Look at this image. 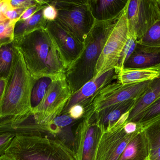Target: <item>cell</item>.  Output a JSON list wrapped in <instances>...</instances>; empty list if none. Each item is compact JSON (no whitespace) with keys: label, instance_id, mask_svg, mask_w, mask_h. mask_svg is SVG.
Returning <instances> with one entry per match:
<instances>
[{"label":"cell","instance_id":"d6a6232c","mask_svg":"<svg viewBox=\"0 0 160 160\" xmlns=\"http://www.w3.org/2000/svg\"><path fill=\"white\" fill-rule=\"evenodd\" d=\"M11 8L10 0H0V23L8 20L6 18L5 13Z\"/></svg>","mask_w":160,"mask_h":160},{"label":"cell","instance_id":"30bf717a","mask_svg":"<svg viewBox=\"0 0 160 160\" xmlns=\"http://www.w3.org/2000/svg\"><path fill=\"white\" fill-rule=\"evenodd\" d=\"M124 126L110 132L100 129L92 160H119L126 147L138 130L127 134Z\"/></svg>","mask_w":160,"mask_h":160},{"label":"cell","instance_id":"8d00e7d4","mask_svg":"<svg viewBox=\"0 0 160 160\" xmlns=\"http://www.w3.org/2000/svg\"><path fill=\"white\" fill-rule=\"evenodd\" d=\"M0 160H13L11 158L9 157L8 156L4 155V156L0 157Z\"/></svg>","mask_w":160,"mask_h":160},{"label":"cell","instance_id":"f1b7e54d","mask_svg":"<svg viewBox=\"0 0 160 160\" xmlns=\"http://www.w3.org/2000/svg\"><path fill=\"white\" fill-rule=\"evenodd\" d=\"M15 136L10 134L0 135V157L4 156Z\"/></svg>","mask_w":160,"mask_h":160},{"label":"cell","instance_id":"d590c367","mask_svg":"<svg viewBox=\"0 0 160 160\" xmlns=\"http://www.w3.org/2000/svg\"><path fill=\"white\" fill-rule=\"evenodd\" d=\"M7 80L0 79V102L2 99L5 90Z\"/></svg>","mask_w":160,"mask_h":160},{"label":"cell","instance_id":"3957f363","mask_svg":"<svg viewBox=\"0 0 160 160\" xmlns=\"http://www.w3.org/2000/svg\"><path fill=\"white\" fill-rule=\"evenodd\" d=\"M48 132L15 136L4 155L13 160H77L75 151L61 140L48 138Z\"/></svg>","mask_w":160,"mask_h":160},{"label":"cell","instance_id":"1f68e13d","mask_svg":"<svg viewBox=\"0 0 160 160\" xmlns=\"http://www.w3.org/2000/svg\"><path fill=\"white\" fill-rule=\"evenodd\" d=\"M85 112V109L83 106L81 104H77L72 106L69 111L68 115L73 119H78L83 116Z\"/></svg>","mask_w":160,"mask_h":160},{"label":"cell","instance_id":"ac0fdd59","mask_svg":"<svg viewBox=\"0 0 160 160\" xmlns=\"http://www.w3.org/2000/svg\"><path fill=\"white\" fill-rule=\"evenodd\" d=\"M150 149L144 131L140 128L118 160H148Z\"/></svg>","mask_w":160,"mask_h":160},{"label":"cell","instance_id":"44dd1931","mask_svg":"<svg viewBox=\"0 0 160 160\" xmlns=\"http://www.w3.org/2000/svg\"><path fill=\"white\" fill-rule=\"evenodd\" d=\"M17 47L15 41L0 46V79L7 80L12 70Z\"/></svg>","mask_w":160,"mask_h":160},{"label":"cell","instance_id":"e575fe53","mask_svg":"<svg viewBox=\"0 0 160 160\" xmlns=\"http://www.w3.org/2000/svg\"><path fill=\"white\" fill-rule=\"evenodd\" d=\"M148 160H160V146L150 150Z\"/></svg>","mask_w":160,"mask_h":160},{"label":"cell","instance_id":"f546056e","mask_svg":"<svg viewBox=\"0 0 160 160\" xmlns=\"http://www.w3.org/2000/svg\"><path fill=\"white\" fill-rule=\"evenodd\" d=\"M10 5L14 8H26L38 3V0H10Z\"/></svg>","mask_w":160,"mask_h":160},{"label":"cell","instance_id":"ffe728a7","mask_svg":"<svg viewBox=\"0 0 160 160\" xmlns=\"http://www.w3.org/2000/svg\"><path fill=\"white\" fill-rule=\"evenodd\" d=\"M43 7L27 19L18 20L14 28V39L40 29H45L48 21L43 15Z\"/></svg>","mask_w":160,"mask_h":160},{"label":"cell","instance_id":"d4e9b609","mask_svg":"<svg viewBox=\"0 0 160 160\" xmlns=\"http://www.w3.org/2000/svg\"><path fill=\"white\" fill-rule=\"evenodd\" d=\"M137 43L152 47H160V20L155 23Z\"/></svg>","mask_w":160,"mask_h":160},{"label":"cell","instance_id":"ba28073f","mask_svg":"<svg viewBox=\"0 0 160 160\" xmlns=\"http://www.w3.org/2000/svg\"><path fill=\"white\" fill-rule=\"evenodd\" d=\"M127 16L129 34L138 41L155 23L160 20L157 0H128Z\"/></svg>","mask_w":160,"mask_h":160},{"label":"cell","instance_id":"9a60e30c","mask_svg":"<svg viewBox=\"0 0 160 160\" xmlns=\"http://www.w3.org/2000/svg\"><path fill=\"white\" fill-rule=\"evenodd\" d=\"M128 0H88L91 13L96 21H105L118 18Z\"/></svg>","mask_w":160,"mask_h":160},{"label":"cell","instance_id":"8992f818","mask_svg":"<svg viewBox=\"0 0 160 160\" xmlns=\"http://www.w3.org/2000/svg\"><path fill=\"white\" fill-rule=\"evenodd\" d=\"M72 95L65 74L53 79L40 103L32 110L36 123L46 126L60 116Z\"/></svg>","mask_w":160,"mask_h":160},{"label":"cell","instance_id":"4316f807","mask_svg":"<svg viewBox=\"0 0 160 160\" xmlns=\"http://www.w3.org/2000/svg\"><path fill=\"white\" fill-rule=\"evenodd\" d=\"M16 21H7L0 23V46L9 44L14 40V31Z\"/></svg>","mask_w":160,"mask_h":160},{"label":"cell","instance_id":"6da1fadb","mask_svg":"<svg viewBox=\"0 0 160 160\" xmlns=\"http://www.w3.org/2000/svg\"><path fill=\"white\" fill-rule=\"evenodd\" d=\"M14 41L33 79L47 77L54 79L65 74L67 69L62 57L46 28L29 33Z\"/></svg>","mask_w":160,"mask_h":160},{"label":"cell","instance_id":"277c9868","mask_svg":"<svg viewBox=\"0 0 160 160\" xmlns=\"http://www.w3.org/2000/svg\"><path fill=\"white\" fill-rule=\"evenodd\" d=\"M33 80L17 48L12 70L0 102V117L22 115L32 111L31 93Z\"/></svg>","mask_w":160,"mask_h":160},{"label":"cell","instance_id":"7c38bea8","mask_svg":"<svg viewBox=\"0 0 160 160\" xmlns=\"http://www.w3.org/2000/svg\"><path fill=\"white\" fill-rule=\"evenodd\" d=\"M46 29L57 46L67 70L79 57L83 49V43L66 31L55 21H48Z\"/></svg>","mask_w":160,"mask_h":160},{"label":"cell","instance_id":"8fae6325","mask_svg":"<svg viewBox=\"0 0 160 160\" xmlns=\"http://www.w3.org/2000/svg\"><path fill=\"white\" fill-rule=\"evenodd\" d=\"M83 116L84 118L76 131L75 152L77 160H92L101 130L95 122L92 109L85 110Z\"/></svg>","mask_w":160,"mask_h":160},{"label":"cell","instance_id":"5bb4252c","mask_svg":"<svg viewBox=\"0 0 160 160\" xmlns=\"http://www.w3.org/2000/svg\"><path fill=\"white\" fill-rule=\"evenodd\" d=\"M160 66V47L137 43L133 53L123 68L146 69Z\"/></svg>","mask_w":160,"mask_h":160},{"label":"cell","instance_id":"7402d4cb","mask_svg":"<svg viewBox=\"0 0 160 160\" xmlns=\"http://www.w3.org/2000/svg\"><path fill=\"white\" fill-rule=\"evenodd\" d=\"M52 80V78L47 77L34 79L31 93V105L32 110L37 107L40 103Z\"/></svg>","mask_w":160,"mask_h":160},{"label":"cell","instance_id":"7a4b0ae2","mask_svg":"<svg viewBox=\"0 0 160 160\" xmlns=\"http://www.w3.org/2000/svg\"><path fill=\"white\" fill-rule=\"evenodd\" d=\"M118 18L105 21L95 20L94 26L84 43L82 53L66 72L72 95L94 78L98 60Z\"/></svg>","mask_w":160,"mask_h":160},{"label":"cell","instance_id":"4fadbf2b","mask_svg":"<svg viewBox=\"0 0 160 160\" xmlns=\"http://www.w3.org/2000/svg\"><path fill=\"white\" fill-rule=\"evenodd\" d=\"M117 71L115 68L111 69L99 76L93 78L84 85L75 94L72 95L62 114L68 115L69 109L77 104L82 105L93 98L101 89L117 80Z\"/></svg>","mask_w":160,"mask_h":160},{"label":"cell","instance_id":"e0dca14e","mask_svg":"<svg viewBox=\"0 0 160 160\" xmlns=\"http://www.w3.org/2000/svg\"><path fill=\"white\" fill-rule=\"evenodd\" d=\"M160 98V69L159 76L151 80L144 93L136 100L134 106L130 111L127 123L132 122Z\"/></svg>","mask_w":160,"mask_h":160},{"label":"cell","instance_id":"52a82bcc","mask_svg":"<svg viewBox=\"0 0 160 160\" xmlns=\"http://www.w3.org/2000/svg\"><path fill=\"white\" fill-rule=\"evenodd\" d=\"M129 35L127 6L118 19L106 40L96 65L94 78L117 66Z\"/></svg>","mask_w":160,"mask_h":160},{"label":"cell","instance_id":"cb8c5ba5","mask_svg":"<svg viewBox=\"0 0 160 160\" xmlns=\"http://www.w3.org/2000/svg\"><path fill=\"white\" fill-rule=\"evenodd\" d=\"M150 150L160 146V118L144 129Z\"/></svg>","mask_w":160,"mask_h":160},{"label":"cell","instance_id":"d6986e66","mask_svg":"<svg viewBox=\"0 0 160 160\" xmlns=\"http://www.w3.org/2000/svg\"><path fill=\"white\" fill-rule=\"evenodd\" d=\"M160 66L146 69L123 68L118 71V82L123 85L152 80L159 75Z\"/></svg>","mask_w":160,"mask_h":160},{"label":"cell","instance_id":"83f0119b","mask_svg":"<svg viewBox=\"0 0 160 160\" xmlns=\"http://www.w3.org/2000/svg\"><path fill=\"white\" fill-rule=\"evenodd\" d=\"M43 15L44 18L47 21H54L57 18V10L51 1H48V4L43 8Z\"/></svg>","mask_w":160,"mask_h":160},{"label":"cell","instance_id":"4dcf8cb0","mask_svg":"<svg viewBox=\"0 0 160 160\" xmlns=\"http://www.w3.org/2000/svg\"><path fill=\"white\" fill-rule=\"evenodd\" d=\"M25 9V8H11L6 12V18L8 20L18 21Z\"/></svg>","mask_w":160,"mask_h":160},{"label":"cell","instance_id":"484cf974","mask_svg":"<svg viewBox=\"0 0 160 160\" xmlns=\"http://www.w3.org/2000/svg\"><path fill=\"white\" fill-rule=\"evenodd\" d=\"M137 43L136 39L129 34L128 40L120 54L117 66L115 68L117 71V73L118 70L124 68L125 63L134 52Z\"/></svg>","mask_w":160,"mask_h":160},{"label":"cell","instance_id":"9c48e42d","mask_svg":"<svg viewBox=\"0 0 160 160\" xmlns=\"http://www.w3.org/2000/svg\"><path fill=\"white\" fill-rule=\"evenodd\" d=\"M151 80L123 85L111 83L101 89L90 99L88 107L97 113L115 104L129 100H136L143 95Z\"/></svg>","mask_w":160,"mask_h":160},{"label":"cell","instance_id":"603a6c76","mask_svg":"<svg viewBox=\"0 0 160 160\" xmlns=\"http://www.w3.org/2000/svg\"><path fill=\"white\" fill-rule=\"evenodd\" d=\"M160 118V98L137 116L132 122L144 130L148 125Z\"/></svg>","mask_w":160,"mask_h":160},{"label":"cell","instance_id":"74e56055","mask_svg":"<svg viewBox=\"0 0 160 160\" xmlns=\"http://www.w3.org/2000/svg\"><path fill=\"white\" fill-rule=\"evenodd\" d=\"M157 3H158V5L160 11V0H157Z\"/></svg>","mask_w":160,"mask_h":160},{"label":"cell","instance_id":"2e32d148","mask_svg":"<svg viewBox=\"0 0 160 160\" xmlns=\"http://www.w3.org/2000/svg\"><path fill=\"white\" fill-rule=\"evenodd\" d=\"M136 100H129L108 107L98 112H94L95 122L99 128L108 131L120 116L130 111Z\"/></svg>","mask_w":160,"mask_h":160},{"label":"cell","instance_id":"5b68a950","mask_svg":"<svg viewBox=\"0 0 160 160\" xmlns=\"http://www.w3.org/2000/svg\"><path fill=\"white\" fill-rule=\"evenodd\" d=\"M51 3L58 13L55 21L84 44L95 23L88 0H60Z\"/></svg>","mask_w":160,"mask_h":160},{"label":"cell","instance_id":"836d02e7","mask_svg":"<svg viewBox=\"0 0 160 160\" xmlns=\"http://www.w3.org/2000/svg\"><path fill=\"white\" fill-rule=\"evenodd\" d=\"M140 127L134 122H128L124 126V130L127 134H132L136 132Z\"/></svg>","mask_w":160,"mask_h":160}]
</instances>
